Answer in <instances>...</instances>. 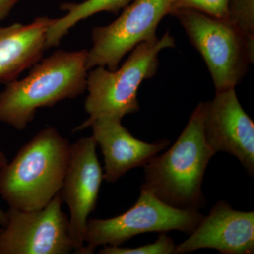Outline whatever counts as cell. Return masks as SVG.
Instances as JSON below:
<instances>
[{"instance_id":"obj_9","label":"cell","mask_w":254,"mask_h":254,"mask_svg":"<svg viewBox=\"0 0 254 254\" xmlns=\"http://www.w3.org/2000/svg\"><path fill=\"white\" fill-rule=\"evenodd\" d=\"M93 136L83 137L71 144L69 161L60 193L69 210L68 234L73 252L84 247L90 214L96 208L100 186L104 180Z\"/></svg>"},{"instance_id":"obj_18","label":"cell","mask_w":254,"mask_h":254,"mask_svg":"<svg viewBox=\"0 0 254 254\" xmlns=\"http://www.w3.org/2000/svg\"><path fill=\"white\" fill-rule=\"evenodd\" d=\"M18 0H0V22L9 16Z\"/></svg>"},{"instance_id":"obj_22","label":"cell","mask_w":254,"mask_h":254,"mask_svg":"<svg viewBox=\"0 0 254 254\" xmlns=\"http://www.w3.org/2000/svg\"><path fill=\"white\" fill-rule=\"evenodd\" d=\"M28 1H33V0H28Z\"/></svg>"},{"instance_id":"obj_19","label":"cell","mask_w":254,"mask_h":254,"mask_svg":"<svg viewBox=\"0 0 254 254\" xmlns=\"http://www.w3.org/2000/svg\"><path fill=\"white\" fill-rule=\"evenodd\" d=\"M7 222V213L0 208V225L4 227Z\"/></svg>"},{"instance_id":"obj_20","label":"cell","mask_w":254,"mask_h":254,"mask_svg":"<svg viewBox=\"0 0 254 254\" xmlns=\"http://www.w3.org/2000/svg\"><path fill=\"white\" fill-rule=\"evenodd\" d=\"M7 158H6V155L0 150V170L6 165L8 163Z\"/></svg>"},{"instance_id":"obj_12","label":"cell","mask_w":254,"mask_h":254,"mask_svg":"<svg viewBox=\"0 0 254 254\" xmlns=\"http://www.w3.org/2000/svg\"><path fill=\"white\" fill-rule=\"evenodd\" d=\"M90 127L104 158V180L109 183H115L131 169L144 167L170 145L166 139L153 143L142 141L116 119H99Z\"/></svg>"},{"instance_id":"obj_21","label":"cell","mask_w":254,"mask_h":254,"mask_svg":"<svg viewBox=\"0 0 254 254\" xmlns=\"http://www.w3.org/2000/svg\"><path fill=\"white\" fill-rule=\"evenodd\" d=\"M1 228H0V234H1Z\"/></svg>"},{"instance_id":"obj_4","label":"cell","mask_w":254,"mask_h":254,"mask_svg":"<svg viewBox=\"0 0 254 254\" xmlns=\"http://www.w3.org/2000/svg\"><path fill=\"white\" fill-rule=\"evenodd\" d=\"M173 36L168 31L161 38L140 43L115 71L103 66L93 68L87 76L85 111L88 118L73 132L89 128L95 120L110 118L123 120L140 109L138 88L142 82L153 77L159 65L158 55L164 49L175 48Z\"/></svg>"},{"instance_id":"obj_17","label":"cell","mask_w":254,"mask_h":254,"mask_svg":"<svg viewBox=\"0 0 254 254\" xmlns=\"http://www.w3.org/2000/svg\"><path fill=\"white\" fill-rule=\"evenodd\" d=\"M230 0H174V10L193 9L213 17L227 20Z\"/></svg>"},{"instance_id":"obj_13","label":"cell","mask_w":254,"mask_h":254,"mask_svg":"<svg viewBox=\"0 0 254 254\" xmlns=\"http://www.w3.org/2000/svg\"><path fill=\"white\" fill-rule=\"evenodd\" d=\"M53 20L41 16L28 24L0 26V84L16 80L41 60L47 50V31Z\"/></svg>"},{"instance_id":"obj_2","label":"cell","mask_w":254,"mask_h":254,"mask_svg":"<svg viewBox=\"0 0 254 254\" xmlns=\"http://www.w3.org/2000/svg\"><path fill=\"white\" fill-rule=\"evenodd\" d=\"M87 52L58 50L33 65L28 76L0 92V121L23 131L38 109L52 108L86 91Z\"/></svg>"},{"instance_id":"obj_5","label":"cell","mask_w":254,"mask_h":254,"mask_svg":"<svg viewBox=\"0 0 254 254\" xmlns=\"http://www.w3.org/2000/svg\"><path fill=\"white\" fill-rule=\"evenodd\" d=\"M172 14L203 57L216 92L235 88L254 63V37L244 36L227 20L195 10L179 9Z\"/></svg>"},{"instance_id":"obj_14","label":"cell","mask_w":254,"mask_h":254,"mask_svg":"<svg viewBox=\"0 0 254 254\" xmlns=\"http://www.w3.org/2000/svg\"><path fill=\"white\" fill-rule=\"evenodd\" d=\"M131 0H86L81 3H63L60 9L66 14L61 18H54L46 34L47 49L59 46L62 39L71 28L80 21L98 13L118 14L126 7Z\"/></svg>"},{"instance_id":"obj_6","label":"cell","mask_w":254,"mask_h":254,"mask_svg":"<svg viewBox=\"0 0 254 254\" xmlns=\"http://www.w3.org/2000/svg\"><path fill=\"white\" fill-rule=\"evenodd\" d=\"M203 218L198 210L174 208L150 192L140 190L135 204L121 215L109 219L88 218L84 247L79 254H93L99 246H120L147 232L178 230L190 235Z\"/></svg>"},{"instance_id":"obj_15","label":"cell","mask_w":254,"mask_h":254,"mask_svg":"<svg viewBox=\"0 0 254 254\" xmlns=\"http://www.w3.org/2000/svg\"><path fill=\"white\" fill-rule=\"evenodd\" d=\"M227 21L244 36L254 37V0H230Z\"/></svg>"},{"instance_id":"obj_11","label":"cell","mask_w":254,"mask_h":254,"mask_svg":"<svg viewBox=\"0 0 254 254\" xmlns=\"http://www.w3.org/2000/svg\"><path fill=\"white\" fill-rule=\"evenodd\" d=\"M213 249L224 254L254 253V212L240 211L220 200L203 216L176 254Z\"/></svg>"},{"instance_id":"obj_16","label":"cell","mask_w":254,"mask_h":254,"mask_svg":"<svg viewBox=\"0 0 254 254\" xmlns=\"http://www.w3.org/2000/svg\"><path fill=\"white\" fill-rule=\"evenodd\" d=\"M100 254H176V245L171 237L161 233L153 244L136 248H124L120 246H105Z\"/></svg>"},{"instance_id":"obj_1","label":"cell","mask_w":254,"mask_h":254,"mask_svg":"<svg viewBox=\"0 0 254 254\" xmlns=\"http://www.w3.org/2000/svg\"><path fill=\"white\" fill-rule=\"evenodd\" d=\"M204 103L197 105L173 146L144 166L141 189L174 208L198 210L206 202L202 184L215 150L203 131Z\"/></svg>"},{"instance_id":"obj_10","label":"cell","mask_w":254,"mask_h":254,"mask_svg":"<svg viewBox=\"0 0 254 254\" xmlns=\"http://www.w3.org/2000/svg\"><path fill=\"white\" fill-rule=\"evenodd\" d=\"M203 131L217 152L236 157L251 176L254 175V124L241 105L235 88L216 92L204 103Z\"/></svg>"},{"instance_id":"obj_8","label":"cell","mask_w":254,"mask_h":254,"mask_svg":"<svg viewBox=\"0 0 254 254\" xmlns=\"http://www.w3.org/2000/svg\"><path fill=\"white\" fill-rule=\"evenodd\" d=\"M60 193L38 210L10 208L1 227L0 254H68L73 247Z\"/></svg>"},{"instance_id":"obj_7","label":"cell","mask_w":254,"mask_h":254,"mask_svg":"<svg viewBox=\"0 0 254 254\" xmlns=\"http://www.w3.org/2000/svg\"><path fill=\"white\" fill-rule=\"evenodd\" d=\"M173 10L174 0H136L114 22L93 28V46L87 52L88 70L97 66L116 70L135 47L158 38L159 23Z\"/></svg>"},{"instance_id":"obj_3","label":"cell","mask_w":254,"mask_h":254,"mask_svg":"<svg viewBox=\"0 0 254 254\" xmlns=\"http://www.w3.org/2000/svg\"><path fill=\"white\" fill-rule=\"evenodd\" d=\"M71 144L54 127H47L23 145L0 170V195L10 208L23 211L46 206L60 193Z\"/></svg>"}]
</instances>
